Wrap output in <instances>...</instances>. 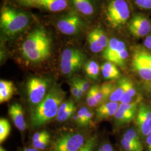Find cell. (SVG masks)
Returning a JSON list of instances; mask_svg holds the SVG:
<instances>
[{"label": "cell", "instance_id": "5bb4252c", "mask_svg": "<svg viewBox=\"0 0 151 151\" xmlns=\"http://www.w3.org/2000/svg\"><path fill=\"white\" fill-rule=\"evenodd\" d=\"M140 103L120 104L114 115L116 123L118 125L128 124L136 117Z\"/></svg>", "mask_w": 151, "mask_h": 151}, {"label": "cell", "instance_id": "9c48e42d", "mask_svg": "<svg viewBox=\"0 0 151 151\" xmlns=\"http://www.w3.org/2000/svg\"><path fill=\"white\" fill-rule=\"evenodd\" d=\"M80 133H67L60 135L54 143L53 151H78L85 142Z\"/></svg>", "mask_w": 151, "mask_h": 151}, {"label": "cell", "instance_id": "4fadbf2b", "mask_svg": "<svg viewBox=\"0 0 151 151\" xmlns=\"http://www.w3.org/2000/svg\"><path fill=\"white\" fill-rule=\"evenodd\" d=\"M136 123L140 134L147 137L151 132V108L146 104H139L136 115Z\"/></svg>", "mask_w": 151, "mask_h": 151}, {"label": "cell", "instance_id": "30bf717a", "mask_svg": "<svg viewBox=\"0 0 151 151\" xmlns=\"http://www.w3.org/2000/svg\"><path fill=\"white\" fill-rule=\"evenodd\" d=\"M87 40L90 49L94 53H103L109 42L106 33L101 27L91 29L87 35Z\"/></svg>", "mask_w": 151, "mask_h": 151}, {"label": "cell", "instance_id": "d6986e66", "mask_svg": "<svg viewBox=\"0 0 151 151\" xmlns=\"http://www.w3.org/2000/svg\"><path fill=\"white\" fill-rule=\"evenodd\" d=\"M119 104V103L109 101L100 105L96 109V119L102 121L114 116Z\"/></svg>", "mask_w": 151, "mask_h": 151}, {"label": "cell", "instance_id": "4316f807", "mask_svg": "<svg viewBox=\"0 0 151 151\" xmlns=\"http://www.w3.org/2000/svg\"><path fill=\"white\" fill-rule=\"evenodd\" d=\"M121 146L125 151H143V146H139L132 141L122 138L121 139Z\"/></svg>", "mask_w": 151, "mask_h": 151}, {"label": "cell", "instance_id": "7a4b0ae2", "mask_svg": "<svg viewBox=\"0 0 151 151\" xmlns=\"http://www.w3.org/2000/svg\"><path fill=\"white\" fill-rule=\"evenodd\" d=\"M65 93L59 85L51 88L43 100L31 111L30 123L33 128H40L57 116Z\"/></svg>", "mask_w": 151, "mask_h": 151}, {"label": "cell", "instance_id": "277c9868", "mask_svg": "<svg viewBox=\"0 0 151 151\" xmlns=\"http://www.w3.org/2000/svg\"><path fill=\"white\" fill-rule=\"evenodd\" d=\"M131 11L127 0H108L104 7L106 23L113 29L124 27L129 22Z\"/></svg>", "mask_w": 151, "mask_h": 151}, {"label": "cell", "instance_id": "e575fe53", "mask_svg": "<svg viewBox=\"0 0 151 151\" xmlns=\"http://www.w3.org/2000/svg\"><path fill=\"white\" fill-rule=\"evenodd\" d=\"M88 108L85 106H82L80 108V109L77 111V115L78 116V118L79 119V122L78 125H80L81 127H85L86 126L85 120V115L87 110Z\"/></svg>", "mask_w": 151, "mask_h": 151}, {"label": "cell", "instance_id": "603a6c76", "mask_svg": "<svg viewBox=\"0 0 151 151\" xmlns=\"http://www.w3.org/2000/svg\"><path fill=\"white\" fill-rule=\"evenodd\" d=\"M130 80L127 77H122L116 83L115 89L109 97L110 101L119 103L123 95H124L127 87Z\"/></svg>", "mask_w": 151, "mask_h": 151}, {"label": "cell", "instance_id": "cb8c5ba5", "mask_svg": "<svg viewBox=\"0 0 151 151\" xmlns=\"http://www.w3.org/2000/svg\"><path fill=\"white\" fill-rule=\"evenodd\" d=\"M83 67L85 72L89 78L92 80H98L101 68L97 62L93 60H89L86 62Z\"/></svg>", "mask_w": 151, "mask_h": 151}, {"label": "cell", "instance_id": "3957f363", "mask_svg": "<svg viewBox=\"0 0 151 151\" xmlns=\"http://www.w3.org/2000/svg\"><path fill=\"white\" fill-rule=\"evenodd\" d=\"M32 22L29 12L12 6H4L1 11V32L6 39L16 38L26 30Z\"/></svg>", "mask_w": 151, "mask_h": 151}, {"label": "cell", "instance_id": "1f68e13d", "mask_svg": "<svg viewBox=\"0 0 151 151\" xmlns=\"http://www.w3.org/2000/svg\"><path fill=\"white\" fill-rule=\"evenodd\" d=\"M50 138V137L49 136L37 142H32V147L37 148L39 150H45L48 146Z\"/></svg>", "mask_w": 151, "mask_h": 151}, {"label": "cell", "instance_id": "8d00e7d4", "mask_svg": "<svg viewBox=\"0 0 151 151\" xmlns=\"http://www.w3.org/2000/svg\"><path fill=\"white\" fill-rule=\"evenodd\" d=\"M138 50H139V52H140V54H142L146 60H147V61L148 62V63H150V65L151 66V52H150L148 50H146V49L144 48H137Z\"/></svg>", "mask_w": 151, "mask_h": 151}, {"label": "cell", "instance_id": "484cf974", "mask_svg": "<svg viewBox=\"0 0 151 151\" xmlns=\"http://www.w3.org/2000/svg\"><path fill=\"white\" fill-rule=\"evenodd\" d=\"M11 132L9 122L5 118L0 119V143H3L8 138Z\"/></svg>", "mask_w": 151, "mask_h": 151}, {"label": "cell", "instance_id": "f1b7e54d", "mask_svg": "<svg viewBox=\"0 0 151 151\" xmlns=\"http://www.w3.org/2000/svg\"><path fill=\"white\" fill-rule=\"evenodd\" d=\"M75 105V104L74 103L73 101L72 100H66L64 101L63 103L61 104V105L60 106L58 114L57 115V120L58 119H60L63 115V114L70 109V108L73 105Z\"/></svg>", "mask_w": 151, "mask_h": 151}, {"label": "cell", "instance_id": "7402d4cb", "mask_svg": "<svg viewBox=\"0 0 151 151\" xmlns=\"http://www.w3.org/2000/svg\"><path fill=\"white\" fill-rule=\"evenodd\" d=\"M101 71L103 77L108 80L114 81L120 77V72L117 65L111 62L106 61L101 66Z\"/></svg>", "mask_w": 151, "mask_h": 151}, {"label": "cell", "instance_id": "9a60e30c", "mask_svg": "<svg viewBox=\"0 0 151 151\" xmlns=\"http://www.w3.org/2000/svg\"><path fill=\"white\" fill-rule=\"evenodd\" d=\"M132 67L141 78L151 82V66L137 48L135 49L133 54Z\"/></svg>", "mask_w": 151, "mask_h": 151}, {"label": "cell", "instance_id": "f546056e", "mask_svg": "<svg viewBox=\"0 0 151 151\" xmlns=\"http://www.w3.org/2000/svg\"><path fill=\"white\" fill-rule=\"evenodd\" d=\"M86 102L88 106L90 108H94V107H96V106H99V104L97 102L95 96V93H94L92 86L89 89V90L87 92Z\"/></svg>", "mask_w": 151, "mask_h": 151}, {"label": "cell", "instance_id": "8fae6325", "mask_svg": "<svg viewBox=\"0 0 151 151\" xmlns=\"http://www.w3.org/2000/svg\"><path fill=\"white\" fill-rule=\"evenodd\" d=\"M128 30L135 38L147 37L151 32V20L145 15L136 14L128 24Z\"/></svg>", "mask_w": 151, "mask_h": 151}, {"label": "cell", "instance_id": "7bdbcfd3", "mask_svg": "<svg viewBox=\"0 0 151 151\" xmlns=\"http://www.w3.org/2000/svg\"><path fill=\"white\" fill-rule=\"evenodd\" d=\"M0 151H7L6 150H5L3 147H0Z\"/></svg>", "mask_w": 151, "mask_h": 151}, {"label": "cell", "instance_id": "44dd1931", "mask_svg": "<svg viewBox=\"0 0 151 151\" xmlns=\"http://www.w3.org/2000/svg\"><path fill=\"white\" fill-rule=\"evenodd\" d=\"M142 97L138 93L135 85L132 81H130L124 95L120 100V104L141 103Z\"/></svg>", "mask_w": 151, "mask_h": 151}, {"label": "cell", "instance_id": "7c38bea8", "mask_svg": "<svg viewBox=\"0 0 151 151\" xmlns=\"http://www.w3.org/2000/svg\"><path fill=\"white\" fill-rule=\"evenodd\" d=\"M71 7L87 21H91L97 16L99 5L97 0H70Z\"/></svg>", "mask_w": 151, "mask_h": 151}, {"label": "cell", "instance_id": "b9f144b4", "mask_svg": "<svg viewBox=\"0 0 151 151\" xmlns=\"http://www.w3.org/2000/svg\"><path fill=\"white\" fill-rule=\"evenodd\" d=\"M22 151H41L39 150H38L37 148H35L34 147L32 148H30V147H27L25 148L24 149H23Z\"/></svg>", "mask_w": 151, "mask_h": 151}, {"label": "cell", "instance_id": "e0dca14e", "mask_svg": "<svg viewBox=\"0 0 151 151\" xmlns=\"http://www.w3.org/2000/svg\"><path fill=\"white\" fill-rule=\"evenodd\" d=\"M116 82L114 81L106 82L101 86L93 85L92 87L95 96L99 106L105 103L114 91L116 86Z\"/></svg>", "mask_w": 151, "mask_h": 151}, {"label": "cell", "instance_id": "ac0fdd59", "mask_svg": "<svg viewBox=\"0 0 151 151\" xmlns=\"http://www.w3.org/2000/svg\"><path fill=\"white\" fill-rule=\"evenodd\" d=\"M9 114L16 128L21 132L27 128V124L22 106L18 103H14L9 108Z\"/></svg>", "mask_w": 151, "mask_h": 151}, {"label": "cell", "instance_id": "f35d334b", "mask_svg": "<svg viewBox=\"0 0 151 151\" xmlns=\"http://www.w3.org/2000/svg\"><path fill=\"white\" fill-rule=\"evenodd\" d=\"M98 151H114V150L113 147L110 143H105L100 147Z\"/></svg>", "mask_w": 151, "mask_h": 151}, {"label": "cell", "instance_id": "74e56055", "mask_svg": "<svg viewBox=\"0 0 151 151\" xmlns=\"http://www.w3.org/2000/svg\"><path fill=\"white\" fill-rule=\"evenodd\" d=\"M78 81L81 85V87L82 88V90L84 92V93H86L87 92H88L89 89L90 88L89 83L86 80L80 78H78Z\"/></svg>", "mask_w": 151, "mask_h": 151}, {"label": "cell", "instance_id": "4dcf8cb0", "mask_svg": "<svg viewBox=\"0 0 151 151\" xmlns=\"http://www.w3.org/2000/svg\"><path fill=\"white\" fill-rule=\"evenodd\" d=\"M96 143V137H91L85 141L78 151H93Z\"/></svg>", "mask_w": 151, "mask_h": 151}, {"label": "cell", "instance_id": "60d3db41", "mask_svg": "<svg viewBox=\"0 0 151 151\" xmlns=\"http://www.w3.org/2000/svg\"><path fill=\"white\" fill-rule=\"evenodd\" d=\"M146 144L148 151H151V132L146 137Z\"/></svg>", "mask_w": 151, "mask_h": 151}, {"label": "cell", "instance_id": "d6a6232c", "mask_svg": "<svg viewBox=\"0 0 151 151\" xmlns=\"http://www.w3.org/2000/svg\"><path fill=\"white\" fill-rule=\"evenodd\" d=\"M20 6L27 7H36L42 0H14Z\"/></svg>", "mask_w": 151, "mask_h": 151}, {"label": "cell", "instance_id": "2e32d148", "mask_svg": "<svg viewBox=\"0 0 151 151\" xmlns=\"http://www.w3.org/2000/svg\"><path fill=\"white\" fill-rule=\"evenodd\" d=\"M70 7H71L70 0H42L36 8L56 13L66 11Z\"/></svg>", "mask_w": 151, "mask_h": 151}, {"label": "cell", "instance_id": "6da1fadb", "mask_svg": "<svg viewBox=\"0 0 151 151\" xmlns=\"http://www.w3.org/2000/svg\"><path fill=\"white\" fill-rule=\"evenodd\" d=\"M53 49V39L48 30L37 25L27 32L21 45L23 59L32 65L40 64L50 57Z\"/></svg>", "mask_w": 151, "mask_h": 151}, {"label": "cell", "instance_id": "8992f818", "mask_svg": "<svg viewBox=\"0 0 151 151\" xmlns=\"http://www.w3.org/2000/svg\"><path fill=\"white\" fill-rule=\"evenodd\" d=\"M86 56L81 50L75 48H68L61 54L60 67L65 75L70 76L81 70L86 63Z\"/></svg>", "mask_w": 151, "mask_h": 151}, {"label": "cell", "instance_id": "d590c367", "mask_svg": "<svg viewBox=\"0 0 151 151\" xmlns=\"http://www.w3.org/2000/svg\"><path fill=\"white\" fill-rule=\"evenodd\" d=\"M50 136V134H49L48 132L46 130H43L42 132H37L32 137V142H37L38 140H40L43 138H44L45 137H47Z\"/></svg>", "mask_w": 151, "mask_h": 151}, {"label": "cell", "instance_id": "ffe728a7", "mask_svg": "<svg viewBox=\"0 0 151 151\" xmlns=\"http://www.w3.org/2000/svg\"><path fill=\"white\" fill-rule=\"evenodd\" d=\"M16 91L14 83L11 81L1 80L0 81V103L9 101Z\"/></svg>", "mask_w": 151, "mask_h": 151}, {"label": "cell", "instance_id": "83f0119b", "mask_svg": "<svg viewBox=\"0 0 151 151\" xmlns=\"http://www.w3.org/2000/svg\"><path fill=\"white\" fill-rule=\"evenodd\" d=\"M123 138L130 141H132V142L135 143V144L138 145L143 146L139 135L134 129L127 130L124 133Z\"/></svg>", "mask_w": 151, "mask_h": 151}, {"label": "cell", "instance_id": "52a82bcc", "mask_svg": "<svg viewBox=\"0 0 151 151\" xmlns=\"http://www.w3.org/2000/svg\"><path fill=\"white\" fill-rule=\"evenodd\" d=\"M128 56L129 53L126 44L123 40L116 38L109 39L108 46L103 53L105 60L122 68H125Z\"/></svg>", "mask_w": 151, "mask_h": 151}, {"label": "cell", "instance_id": "ba28073f", "mask_svg": "<svg viewBox=\"0 0 151 151\" xmlns=\"http://www.w3.org/2000/svg\"><path fill=\"white\" fill-rule=\"evenodd\" d=\"M51 80L46 77H32L27 83V92L29 103L34 107L44 100L48 93Z\"/></svg>", "mask_w": 151, "mask_h": 151}, {"label": "cell", "instance_id": "5b68a950", "mask_svg": "<svg viewBox=\"0 0 151 151\" xmlns=\"http://www.w3.org/2000/svg\"><path fill=\"white\" fill-rule=\"evenodd\" d=\"M55 27L66 36L78 35L86 30L87 21L75 11H67L58 16L54 21Z\"/></svg>", "mask_w": 151, "mask_h": 151}, {"label": "cell", "instance_id": "836d02e7", "mask_svg": "<svg viewBox=\"0 0 151 151\" xmlns=\"http://www.w3.org/2000/svg\"><path fill=\"white\" fill-rule=\"evenodd\" d=\"M135 5L140 9L145 10H151V0H134Z\"/></svg>", "mask_w": 151, "mask_h": 151}, {"label": "cell", "instance_id": "ee69618b", "mask_svg": "<svg viewBox=\"0 0 151 151\" xmlns=\"http://www.w3.org/2000/svg\"></svg>", "mask_w": 151, "mask_h": 151}, {"label": "cell", "instance_id": "d4e9b609", "mask_svg": "<svg viewBox=\"0 0 151 151\" xmlns=\"http://www.w3.org/2000/svg\"><path fill=\"white\" fill-rule=\"evenodd\" d=\"M70 92L72 96L75 98L76 100L79 101L81 99L84 92L82 90L81 85L78 81V77H74L70 81Z\"/></svg>", "mask_w": 151, "mask_h": 151}, {"label": "cell", "instance_id": "ab89813d", "mask_svg": "<svg viewBox=\"0 0 151 151\" xmlns=\"http://www.w3.org/2000/svg\"><path fill=\"white\" fill-rule=\"evenodd\" d=\"M143 44L146 48L151 50V34L146 37L145 40H144Z\"/></svg>", "mask_w": 151, "mask_h": 151}]
</instances>
